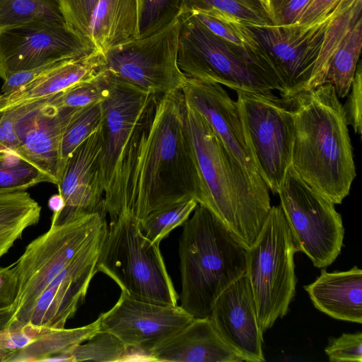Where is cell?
Instances as JSON below:
<instances>
[{"instance_id": "6da1fadb", "label": "cell", "mask_w": 362, "mask_h": 362, "mask_svg": "<svg viewBox=\"0 0 362 362\" xmlns=\"http://www.w3.org/2000/svg\"><path fill=\"white\" fill-rule=\"evenodd\" d=\"M185 105L181 90L156 95L120 206L119 215H130L138 224L149 214L182 201L194 199L206 204L185 126Z\"/></svg>"}, {"instance_id": "7a4b0ae2", "label": "cell", "mask_w": 362, "mask_h": 362, "mask_svg": "<svg viewBox=\"0 0 362 362\" xmlns=\"http://www.w3.org/2000/svg\"><path fill=\"white\" fill-rule=\"evenodd\" d=\"M286 100L294 122L291 166L314 190L341 204L356 172L346 112L334 86L325 83Z\"/></svg>"}, {"instance_id": "3957f363", "label": "cell", "mask_w": 362, "mask_h": 362, "mask_svg": "<svg viewBox=\"0 0 362 362\" xmlns=\"http://www.w3.org/2000/svg\"><path fill=\"white\" fill-rule=\"evenodd\" d=\"M185 121L204 187V206L247 249L271 209L269 189L243 167L203 117L186 103Z\"/></svg>"}, {"instance_id": "277c9868", "label": "cell", "mask_w": 362, "mask_h": 362, "mask_svg": "<svg viewBox=\"0 0 362 362\" xmlns=\"http://www.w3.org/2000/svg\"><path fill=\"white\" fill-rule=\"evenodd\" d=\"M182 224L178 254L180 307L194 318L210 317L220 294L246 272V249L206 206L198 204Z\"/></svg>"}, {"instance_id": "5b68a950", "label": "cell", "mask_w": 362, "mask_h": 362, "mask_svg": "<svg viewBox=\"0 0 362 362\" xmlns=\"http://www.w3.org/2000/svg\"><path fill=\"white\" fill-rule=\"evenodd\" d=\"M177 64L187 78L238 90H279L269 62L255 53L211 32L192 13L179 16Z\"/></svg>"}, {"instance_id": "8992f818", "label": "cell", "mask_w": 362, "mask_h": 362, "mask_svg": "<svg viewBox=\"0 0 362 362\" xmlns=\"http://www.w3.org/2000/svg\"><path fill=\"white\" fill-rule=\"evenodd\" d=\"M156 95L112 75L103 109L101 174L103 208L110 221L120 211L125 183Z\"/></svg>"}, {"instance_id": "52a82bcc", "label": "cell", "mask_w": 362, "mask_h": 362, "mask_svg": "<svg viewBox=\"0 0 362 362\" xmlns=\"http://www.w3.org/2000/svg\"><path fill=\"white\" fill-rule=\"evenodd\" d=\"M95 270L112 279L131 297L177 305L179 296L168 274L160 245L146 238L128 214L110 221Z\"/></svg>"}, {"instance_id": "ba28073f", "label": "cell", "mask_w": 362, "mask_h": 362, "mask_svg": "<svg viewBox=\"0 0 362 362\" xmlns=\"http://www.w3.org/2000/svg\"><path fill=\"white\" fill-rule=\"evenodd\" d=\"M296 248L279 205L272 206L252 245L246 249V275L264 333L284 317L296 293Z\"/></svg>"}, {"instance_id": "9c48e42d", "label": "cell", "mask_w": 362, "mask_h": 362, "mask_svg": "<svg viewBox=\"0 0 362 362\" xmlns=\"http://www.w3.org/2000/svg\"><path fill=\"white\" fill-rule=\"evenodd\" d=\"M105 216L100 211L68 223L51 224L45 233L26 246L14 263L18 291L8 326L24 324L38 297L107 224Z\"/></svg>"}, {"instance_id": "30bf717a", "label": "cell", "mask_w": 362, "mask_h": 362, "mask_svg": "<svg viewBox=\"0 0 362 362\" xmlns=\"http://www.w3.org/2000/svg\"><path fill=\"white\" fill-rule=\"evenodd\" d=\"M236 93L244 137L255 167L269 190L277 194L291 164V110L285 99L272 92Z\"/></svg>"}, {"instance_id": "8fae6325", "label": "cell", "mask_w": 362, "mask_h": 362, "mask_svg": "<svg viewBox=\"0 0 362 362\" xmlns=\"http://www.w3.org/2000/svg\"><path fill=\"white\" fill-rule=\"evenodd\" d=\"M296 252L317 268L330 265L341 253L342 219L334 204L307 185L289 167L277 193Z\"/></svg>"}, {"instance_id": "7c38bea8", "label": "cell", "mask_w": 362, "mask_h": 362, "mask_svg": "<svg viewBox=\"0 0 362 362\" xmlns=\"http://www.w3.org/2000/svg\"><path fill=\"white\" fill-rule=\"evenodd\" d=\"M179 18L165 28L105 51L104 69L156 95L181 90L186 79L177 64Z\"/></svg>"}, {"instance_id": "4fadbf2b", "label": "cell", "mask_w": 362, "mask_h": 362, "mask_svg": "<svg viewBox=\"0 0 362 362\" xmlns=\"http://www.w3.org/2000/svg\"><path fill=\"white\" fill-rule=\"evenodd\" d=\"M343 1L325 18L309 25H247L264 49L282 98L289 99L309 89L327 27Z\"/></svg>"}, {"instance_id": "5bb4252c", "label": "cell", "mask_w": 362, "mask_h": 362, "mask_svg": "<svg viewBox=\"0 0 362 362\" xmlns=\"http://www.w3.org/2000/svg\"><path fill=\"white\" fill-rule=\"evenodd\" d=\"M95 49L91 40L66 24L34 23L0 31V78L16 71L81 57Z\"/></svg>"}, {"instance_id": "9a60e30c", "label": "cell", "mask_w": 362, "mask_h": 362, "mask_svg": "<svg viewBox=\"0 0 362 362\" xmlns=\"http://www.w3.org/2000/svg\"><path fill=\"white\" fill-rule=\"evenodd\" d=\"M100 330L118 337L129 350L148 353L194 319L180 305L134 298L124 292L108 311L99 316Z\"/></svg>"}, {"instance_id": "2e32d148", "label": "cell", "mask_w": 362, "mask_h": 362, "mask_svg": "<svg viewBox=\"0 0 362 362\" xmlns=\"http://www.w3.org/2000/svg\"><path fill=\"white\" fill-rule=\"evenodd\" d=\"M107 230L104 226L35 302L23 325L64 328L83 302Z\"/></svg>"}, {"instance_id": "e0dca14e", "label": "cell", "mask_w": 362, "mask_h": 362, "mask_svg": "<svg viewBox=\"0 0 362 362\" xmlns=\"http://www.w3.org/2000/svg\"><path fill=\"white\" fill-rule=\"evenodd\" d=\"M102 145L100 126L66 160L57 185L64 207L59 212L53 213L51 224L68 223L104 211Z\"/></svg>"}, {"instance_id": "ac0fdd59", "label": "cell", "mask_w": 362, "mask_h": 362, "mask_svg": "<svg viewBox=\"0 0 362 362\" xmlns=\"http://www.w3.org/2000/svg\"><path fill=\"white\" fill-rule=\"evenodd\" d=\"M45 100L30 103L28 112L18 121V145L15 154L38 168L57 185L64 168L62 134L78 108L57 109L47 104Z\"/></svg>"}, {"instance_id": "d6986e66", "label": "cell", "mask_w": 362, "mask_h": 362, "mask_svg": "<svg viewBox=\"0 0 362 362\" xmlns=\"http://www.w3.org/2000/svg\"><path fill=\"white\" fill-rule=\"evenodd\" d=\"M181 91L186 104L203 117L243 167L255 178L263 180L247 146L237 103L221 85L186 77Z\"/></svg>"}, {"instance_id": "ffe728a7", "label": "cell", "mask_w": 362, "mask_h": 362, "mask_svg": "<svg viewBox=\"0 0 362 362\" xmlns=\"http://www.w3.org/2000/svg\"><path fill=\"white\" fill-rule=\"evenodd\" d=\"M210 317L223 339L249 362L265 361L263 332L246 274L220 294Z\"/></svg>"}, {"instance_id": "44dd1931", "label": "cell", "mask_w": 362, "mask_h": 362, "mask_svg": "<svg viewBox=\"0 0 362 362\" xmlns=\"http://www.w3.org/2000/svg\"><path fill=\"white\" fill-rule=\"evenodd\" d=\"M147 357L162 362H249L223 339L210 317L194 318L182 330L152 349Z\"/></svg>"}, {"instance_id": "7402d4cb", "label": "cell", "mask_w": 362, "mask_h": 362, "mask_svg": "<svg viewBox=\"0 0 362 362\" xmlns=\"http://www.w3.org/2000/svg\"><path fill=\"white\" fill-rule=\"evenodd\" d=\"M105 63L103 52L97 49L63 60L20 90L7 95L0 93V111L47 99L93 77L103 69Z\"/></svg>"}, {"instance_id": "603a6c76", "label": "cell", "mask_w": 362, "mask_h": 362, "mask_svg": "<svg viewBox=\"0 0 362 362\" xmlns=\"http://www.w3.org/2000/svg\"><path fill=\"white\" fill-rule=\"evenodd\" d=\"M304 289L320 311L337 320L362 323V270L356 266L342 272L322 269Z\"/></svg>"}, {"instance_id": "cb8c5ba5", "label": "cell", "mask_w": 362, "mask_h": 362, "mask_svg": "<svg viewBox=\"0 0 362 362\" xmlns=\"http://www.w3.org/2000/svg\"><path fill=\"white\" fill-rule=\"evenodd\" d=\"M138 0H98L93 12L88 37L95 49L110 48L138 38Z\"/></svg>"}, {"instance_id": "d4e9b609", "label": "cell", "mask_w": 362, "mask_h": 362, "mask_svg": "<svg viewBox=\"0 0 362 362\" xmlns=\"http://www.w3.org/2000/svg\"><path fill=\"white\" fill-rule=\"evenodd\" d=\"M100 330L99 317L93 322L76 328L47 327L28 346L14 350H0V361H45L68 354Z\"/></svg>"}, {"instance_id": "484cf974", "label": "cell", "mask_w": 362, "mask_h": 362, "mask_svg": "<svg viewBox=\"0 0 362 362\" xmlns=\"http://www.w3.org/2000/svg\"><path fill=\"white\" fill-rule=\"evenodd\" d=\"M362 47V18L350 28L328 63L325 83L332 84L339 98L349 94Z\"/></svg>"}, {"instance_id": "4316f807", "label": "cell", "mask_w": 362, "mask_h": 362, "mask_svg": "<svg viewBox=\"0 0 362 362\" xmlns=\"http://www.w3.org/2000/svg\"><path fill=\"white\" fill-rule=\"evenodd\" d=\"M362 0H344L329 23L317 60L309 89L325 83L328 63L336 48L355 23L362 18Z\"/></svg>"}, {"instance_id": "83f0119b", "label": "cell", "mask_w": 362, "mask_h": 362, "mask_svg": "<svg viewBox=\"0 0 362 362\" xmlns=\"http://www.w3.org/2000/svg\"><path fill=\"white\" fill-rule=\"evenodd\" d=\"M34 23L66 24L59 0H0V31Z\"/></svg>"}, {"instance_id": "f1b7e54d", "label": "cell", "mask_w": 362, "mask_h": 362, "mask_svg": "<svg viewBox=\"0 0 362 362\" xmlns=\"http://www.w3.org/2000/svg\"><path fill=\"white\" fill-rule=\"evenodd\" d=\"M41 206L26 191L0 212V259L28 227L40 218Z\"/></svg>"}, {"instance_id": "f546056e", "label": "cell", "mask_w": 362, "mask_h": 362, "mask_svg": "<svg viewBox=\"0 0 362 362\" xmlns=\"http://www.w3.org/2000/svg\"><path fill=\"white\" fill-rule=\"evenodd\" d=\"M211 11L230 16L246 25H273L269 10L261 0H183L182 13Z\"/></svg>"}, {"instance_id": "4dcf8cb0", "label": "cell", "mask_w": 362, "mask_h": 362, "mask_svg": "<svg viewBox=\"0 0 362 362\" xmlns=\"http://www.w3.org/2000/svg\"><path fill=\"white\" fill-rule=\"evenodd\" d=\"M112 75L105 69L93 77L81 81L45 100L57 109L81 108L102 102L107 96Z\"/></svg>"}, {"instance_id": "1f68e13d", "label": "cell", "mask_w": 362, "mask_h": 362, "mask_svg": "<svg viewBox=\"0 0 362 362\" xmlns=\"http://www.w3.org/2000/svg\"><path fill=\"white\" fill-rule=\"evenodd\" d=\"M197 204L190 199L160 209L149 214L139 227L146 238L160 245L174 228L182 226Z\"/></svg>"}, {"instance_id": "d6a6232c", "label": "cell", "mask_w": 362, "mask_h": 362, "mask_svg": "<svg viewBox=\"0 0 362 362\" xmlns=\"http://www.w3.org/2000/svg\"><path fill=\"white\" fill-rule=\"evenodd\" d=\"M102 122L101 102L78 108L74 112L62 137L61 159L64 167L74 150L100 127Z\"/></svg>"}, {"instance_id": "836d02e7", "label": "cell", "mask_w": 362, "mask_h": 362, "mask_svg": "<svg viewBox=\"0 0 362 362\" xmlns=\"http://www.w3.org/2000/svg\"><path fill=\"white\" fill-rule=\"evenodd\" d=\"M50 178L33 165L12 153H0V192L25 191Z\"/></svg>"}, {"instance_id": "e575fe53", "label": "cell", "mask_w": 362, "mask_h": 362, "mask_svg": "<svg viewBox=\"0 0 362 362\" xmlns=\"http://www.w3.org/2000/svg\"><path fill=\"white\" fill-rule=\"evenodd\" d=\"M128 352L129 349L118 337L100 330L66 354L69 361L115 362L124 361Z\"/></svg>"}, {"instance_id": "d590c367", "label": "cell", "mask_w": 362, "mask_h": 362, "mask_svg": "<svg viewBox=\"0 0 362 362\" xmlns=\"http://www.w3.org/2000/svg\"><path fill=\"white\" fill-rule=\"evenodd\" d=\"M138 38L165 28L182 13L183 0H138Z\"/></svg>"}, {"instance_id": "8d00e7d4", "label": "cell", "mask_w": 362, "mask_h": 362, "mask_svg": "<svg viewBox=\"0 0 362 362\" xmlns=\"http://www.w3.org/2000/svg\"><path fill=\"white\" fill-rule=\"evenodd\" d=\"M98 1L59 0L66 24L78 34L89 40V25Z\"/></svg>"}, {"instance_id": "74e56055", "label": "cell", "mask_w": 362, "mask_h": 362, "mask_svg": "<svg viewBox=\"0 0 362 362\" xmlns=\"http://www.w3.org/2000/svg\"><path fill=\"white\" fill-rule=\"evenodd\" d=\"M325 352L332 362H362V333L329 338Z\"/></svg>"}, {"instance_id": "f35d334b", "label": "cell", "mask_w": 362, "mask_h": 362, "mask_svg": "<svg viewBox=\"0 0 362 362\" xmlns=\"http://www.w3.org/2000/svg\"><path fill=\"white\" fill-rule=\"evenodd\" d=\"M28 109L27 104L0 111V153H15L18 145L16 124Z\"/></svg>"}, {"instance_id": "ab89813d", "label": "cell", "mask_w": 362, "mask_h": 362, "mask_svg": "<svg viewBox=\"0 0 362 362\" xmlns=\"http://www.w3.org/2000/svg\"><path fill=\"white\" fill-rule=\"evenodd\" d=\"M313 0H268V9L273 25L297 24Z\"/></svg>"}, {"instance_id": "60d3db41", "label": "cell", "mask_w": 362, "mask_h": 362, "mask_svg": "<svg viewBox=\"0 0 362 362\" xmlns=\"http://www.w3.org/2000/svg\"><path fill=\"white\" fill-rule=\"evenodd\" d=\"M348 99L344 108L348 124L351 125L356 134L362 132V67L359 61L354 78L349 93Z\"/></svg>"}, {"instance_id": "b9f144b4", "label": "cell", "mask_w": 362, "mask_h": 362, "mask_svg": "<svg viewBox=\"0 0 362 362\" xmlns=\"http://www.w3.org/2000/svg\"><path fill=\"white\" fill-rule=\"evenodd\" d=\"M62 61L63 60L49 62L33 69L8 73L3 78L4 83L1 86V94L7 95L20 90L36 80Z\"/></svg>"}, {"instance_id": "7bdbcfd3", "label": "cell", "mask_w": 362, "mask_h": 362, "mask_svg": "<svg viewBox=\"0 0 362 362\" xmlns=\"http://www.w3.org/2000/svg\"><path fill=\"white\" fill-rule=\"evenodd\" d=\"M18 291V276L14 264L0 267V309L12 306Z\"/></svg>"}, {"instance_id": "ee69618b", "label": "cell", "mask_w": 362, "mask_h": 362, "mask_svg": "<svg viewBox=\"0 0 362 362\" xmlns=\"http://www.w3.org/2000/svg\"><path fill=\"white\" fill-rule=\"evenodd\" d=\"M341 0H313L305 10L297 24L309 25L328 15Z\"/></svg>"}, {"instance_id": "f6af8a7d", "label": "cell", "mask_w": 362, "mask_h": 362, "mask_svg": "<svg viewBox=\"0 0 362 362\" xmlns=\"http://www.w3.org/2000/svg\"><path fill=\"white\" fill-rule=\"evenodd\" d=\"M13 308H6L0 309V330L7 327L13 317Z\"/></svg>"}, {"instance_id": "bcb514c9", "label": "cell", "mask_w": 362, "mask_h": 362, "mask_svg": "<svg viewBox=\"0 0 362 362\" xmlns=\"http://www.w3.org/2000/svg\"><path fill=\"white\" fill-rule=\"evenodd\" d=\"M48 204L53 213H58L64 207V200L60 194H54L50 197Z\"/></svg>"}, {"instance_id": "7dc6e473", "label": "cell", "mask_w": 362, "mask_h": 362, "mask_svg": "<svg viewBox=\"0 0 362 362\" xmlns=\"http://www.w3.org/2000/svg\"><path fill=\"white\" fill-rule=\"evenodd\" d=\"M261 1L267 6V8H268V0H261Z\"/></svg>"}]
</instances>
